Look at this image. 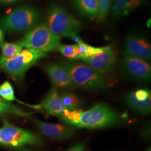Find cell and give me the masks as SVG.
Returning <instances> with one entry per match:
<instances>
[{"instance_id":"cell-21","label":"cell","mask_w":151,"mask_h":151,"mask_svg":"<svg viewBox=\"0 0 151 151\" xmlns=\"http://www.w3.org/2000/svg\"><path fill=\"white\" fill-rule=\"evenodd\" d=\"M99 12L96 19L99 22H103L108 16L111 9L113 0H98Z\"/></svg>"},{"instance_id":"cell-7","label":"cell","mask_w":151,"mask_h":151,"mask_svg":"<svg viewBox=\"0 0 151 151\" xmlns=\"http://www.w3.org/2000/svg\"><path fill=\"white\" fill-rule=\"evenodd\" d=\"M43 140L40 135L32 132L14 126L4 121L0 128V145L14 147L25 146H39Z\"/></svg>"},{"instance_id":"cell-24","label":"cell","mask_w":151,"mask_h":151,"mask_svg":"<svg viewBox=\"0 0 151 151\" xmlns=\"http://www.w3.org/2000/svg\"><path fill=\"white\" fill-rule=\"evenodd\" d=\"M106 47H94L91 46L90 45H88L87 48L86 50V58H88L89 57H91L92 56L97 54L103 51ZM85 59V60H86Z\"/></svg>"},{"instance_id":"cell-18","label":"cell","mask_w":151,"mask_h":151,"mask_svg":"<svg viewBox=\"0 0 151 151\" xmlns=\"http://www.w3.org/2000/svg\"><path fill=\"white\" fill-rule=\"evenodd\" d=\"M2 114H12L24 118H29L32 115L7 101L0 103V115Z\"/></svg>"},{"instance_id":"cell-22","label":"cell","mask_w":151,"mask_h":151,"mask_svg":"<svg viewBox=\"0 0 151 151\" xmlns=\"http://www.w3.org/2000/svg\"><path fill=\"white\" fill-rule=\"evenodd\" d=\"M112 2L111 11L114 19H119L126 16L125 11V0H113Z\"/></svg>"},{"instance_id":"cell-14","label":"cell","mask_w":151,"mask_h":151,"mask_svg":"<svg viewBox=\"0 0 151 151\" xmlns=\"http://www.w3.org/2000/svg\"><path fill=\"white\" fill-rule=\"evenodd\" d=\"M37 108L44 110L47 113L60 118L68 110L62 102L60 92L56 87L52 88Z\"/></svg>"},{"instance_id":"cell-15","label":"cell","mask_w":151,"mask_h":151,"mask_svg":"<svg viewBox=\"0 0 151 151\" xmlns=\"http://www.w3.org/2000/svg\"><path fill=\"white\" fill-rule=\"evenodd\" d=\"M73 4L81 15L90 20L96 19L99 12L98 0H73Z\"/></svg>"},{"instance_id":"cell-6","label":"cell","mask_w":151,"mask_h":151,"mask_svg":"<svg viewBox=\"0 0 151 151\" xmlns=\"http://www.w3.org/2000/svg\"><path fill=\"white\" fill-rule=\"evenodd\" d=\"M47 56L46 53L33 49H25L16 57L10 60L0 59V69L4 70L12 79L22 80L27 70L38 60Z\"/></svg>"},{"instance_id":"cell-27","label":"cell","mask_w":151,"mask_h":151,"mask_svg":"<svg viewBox=\"0 0 151 151\" xmlns=\"http://www.w3.org/2000/svg\"><path fill=\"white\" fill-rule=\"evenodd\" d=\"M5 36V33L4 30L0 27V43L4 42V39Z\"/></svg>"},{"instance_id":"cell-10","label":"cell","mask_w":151,"mask_h":151,"mask_svg":"<svg viewBox=\"0 0 151 151\" xmlns=\"http://www.w3.org/2000/svg\"><path fill=\"white\" fill-rule=\"evenodd\" d=\"M122 71L126 77L133 80L145 82L151 79L150 63L137 58L124 56Z\"/></svg>"},{"instance_id":"cell-5","label":"cell","mask_w":151,"mask_h":151,"mask_svg":"<svg viewBox=\"0 0 151 151\" xmlns=\"http://www.w3.org/2000/svg\"><path fill=\"white\" fill-rule=\"evenodd\" d=\"M22 48L47 53L58 50L60 38L55 35L45 23L39 24L17 42Z\"/></svg>"},{"instance_id":"cell-28","label":"cell","mask_w":151,"mask_h":151,"mask_svg":"<svg viewBox=\"0 0 151 151\" xmlns=\"http://www.w3.org/2000/svg\"><path fill=\"white\" fill-rule=\"evenodd\" d=\"M145 151H151V147H149V148H148L147 150H146Z\"/></svg>"},{"instance_id":"cell-23","label":"cell","mask_w":151,"mask_h":151,"mask_svg":"<svg viewBox=\"0 0 151 151\" xmlns=\"http://www.w3.org/2000/svg\"><path fill=\"white\" fill-rule=\"evenodd\" d=\"M146 0H125V11L126 16L146 4Z\"/></svg>"},{"instance_id":"cell-3","label":"cell","mask_w":151,"mask_h":151,"mask_svg":"<svg viewBox=\"0 0 151 151\" xmlns=\"http://www.w3.org/2000/svg\"><path fill=\"white\" fill-rule=\"evenodd\" d=\"M50 30L59 38H70L78 42L83 25L65 9L53 4L47 11V23Z\"/></svg>"},{"instance_id":"cell-13","label":"cell","mask_w":151,"mask_h":151,"mask_svg":"<svg viewBox=\"0 0 151 151\" xmlns=\"http://www.w3.org/2000/svg\"><path fill=\"white\" fill-rule=\"evenodd\" d=\"M43 69L54 87L63 88L76 87L68 73L59 63H47L44 65Z\"/></svg>"},{"instance_id":"cell-26","label":"cell","mask_w":151,"mask_h":151,"mask_svg":"<svg viewBox=\"0 0 151 151\" xmlns=\"http://www.w3.org/2000/svg\"><path fill=\"white\" fill-rule=\"evenodd\" d=\"M21 1L22 0H0V2L4 5H11Z\"/></svg>"},{"instance_id":"cell-8","label":"cell","mask_w":151,"mask_h":151,"mask_svg":"<svg viewBox=\"0 0 151 151\" xmlns=\"http://www.w3.org/2000/svg\"><path fill=\"white\" fill-rule=\"evenodd\" d=\"M83 61L99 73L109 75L117 66L118 55L112 47L106 46L102 52Z\"/></svg>"},{"instance_id":"cell-19","label":"cell","mask_w":151,"mask_h":151,"mask_svg":"<svg viewBox=\"0 0 151 151\" xmlns=\"http://www.w3.org/2000/svg\"><path fill=\"white\" fill-rule=\"evenodd\" d=\"M60 53L65 58L73 60H78V51L77 44H61L58 49Z\"/></svg>"},{"instance_id":"cell-16","label":"cell","mask_w":151,"mask_h":151,"mask_svg":"<svg viewBox=\"0 0 151 151\" xmlns=\"http://www.w3.org/2000/svg\"><path fill=\"white\" fill-rule=\"evenodd\" d=\"M0 48L2 54L0 59L10 60L16 57L22 52L23 48L17 43H8L2 42L0 43Z\"/></svg>"},{"instance_id":"cell-1","label":"cell","mask_w":151,"mask_h":151,"mask_svg":"<svg viewBox=\"0 0 151 151\" xmlns=\"http://www.w3.org/2000/svg\"><path fill=\"white\" fill-rule=\"evenodd\" d=\"M60 119L70 126L87 129L113 127L122 121L119 113L104 103H97L85 111L67 110Z\"/></svg>"},{"instance_id":"cell-9","label":"cell","mask_w":151,"mask_h":151,"mask_svg":"<svg viewBox=\"0 0 151 151\" xmlns=\"http://www.w3.org/2000/svg\"><path fill=\"white\" fill-rule=\"evenodd\" d=\"M124 56H129L151 62V47L149 40L137 32L128 34L124 40Z\"/></svg>"},{"instance_id":"cell-20","label":"cell","mask_w":151,"mask_h":151,"mask_svg":"<svg viewBox=\"0 0 151 151\" xmlns=\"http://www.w3.org/2000/svg\"><path fill=\"white\" fill-rule=\"evenodd\" d=\"M0 97L7 101L16 100L14 88L9 81H5L0 85Z\"/></svg>"},{"instance_id":"cell-12","label":"cell","mask_w":151,"mask_h":151,"mask_svg":"<svg viewBox=\"0 0 151 151\" xmlns=\"http://www.w3.org/2000/svg\"><path fill=\"white\" fill-rule=\"evenodd\" d=\"M124 100L128 106L141 115L146 116L151 113V92L149 89L142 88L130 92Z\"/></svg>"},{"instance_id":"cell-25","label":"cell","mask_w":151,"mask_h":151,"mask_svg":"<svg viewBox=\"0 0 151 151\" xmlns=\"http://www.w3.org/2000/svg\"><path fill=\"white\" fill-rule=\"evenodd\" d=\"M86 146L85 142H81L72 146L67 151H85Z\"/></svg>"},{"instance_id":"cell-11","label":"cell","mask_w":151,"mask_h":151,"mask_svg":"<svg viewBox=\"0 0 151 151\" xmlns=\"http://www.w3.org/2000/svg\"><path fill=\"white\" fill-rule=\"evenodd\" d=\"M34 123L43 134L53 140L60 141L70 139L77 132L75 127L70 125L49 123L38 119L34 120Z\"/></svg>"},{"instance_id":"cell-4","label":"cell","mask_w":151,"mask_h":151,"mask_svg":"<svg viewBox=\"0 0 151 151\" xmlns=\"http://www.w3.org/2000/svg\"><path fill=\"white\" fill-rule=\"evenodd\" d=\"M40 19L41 14L37 9L20 6L0 19V27L7 32H28L38 25Z\"/></svg>"},{"instance_id":"cell-2","label":"cell","mask_w":151,"mask_h":151,"mask_svg":"<svg viewBox=\"0 0 151 151\" xmlns=\"http://www.w3.org/2000/svg\"><path fill=\"white\" fill-rule=\"evenodd\" d=\"M59 63L68 73L75 86L90 91H99L107 88L106 78L85 63L71 60H60Z\"/></svg>"},{"instance_id":"cell-17","label":"cell","mask_w":151,"mask_h":151,"mask_svg":"<svg viewBox=\"0 0 151 151\" xmlns=\"http://www.w3.org/2000/svg\"><path fill=\"white\" fill-rule=\"evenodd\" d=\"M60 96L67 110L68 111L80 110L83 104L82 100L76 94L63 92L60 94Z\"/></svg>"}]
</instances>
